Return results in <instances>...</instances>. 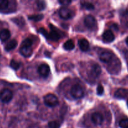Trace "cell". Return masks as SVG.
<instances>
[{"label":"cell","instance_id":"obj_1","mask_svg":"<svg viewBox=\"0 0 128 128\" xmlns=\"http://www.w3.org/2000/svg\"><path fill=\"white\" fill-rule=\"evenodd\" d=\"M44 104L46 106L50 108H53L58 104V98L53 94H47L43 98Z\"/></svg>","mask_w":128,"mask_h":128},{"label":"cell","instance_id":"obj_2","mask_svg":"<svg viewBox=\"0 0 128 128\" xmlns=\"http://www.w3.org/2000/svg\"><path fill=\"white\" fill-rule=\"evenodd\" d=\"M70 94L75 99L82 98L84 96V89L79 84L74 85L70 90Z\"/></svg>","mask_w":128,"mask_h":128},{"label":"cell","instance_id":"obj_3","mask_svg":"<svg viewBox=\"0 0 128 128\" xmlns=\"http://www.w3.org/2000/svg\"><path fill=\"white\" fill-rule=\"evenodd\" d=\"M13 94L9 89H4L0 92V101L4 103H8L13 99Z\"/></svg>","mask_w":128,"mask_h":128},{"label":"cell","instance_id":"obj_4","mask_svg":"<svg viewBox=\"0 0 128 128\" xmlns=\"http://www.w3.org/2000/svg\"><path fill=\"white\" fill-rule=\"evenodd\" d=\"M59 16L63 20H69L74 16V12L66 7H62L59 10Z\"/></svg>","mask_w":128,"mask_h":128},{"label":"cell","instance_id":"obj_5","mask_svg":"<svg viewBox=\"0 0 128 128\" xmlns=\"http://www.w3.org/2000/svg\"><path fill=\"white\" fill-rule=\"evenodd\" d=\"M84 24L87 28L92 30L97 26V21L95 18L92 15H87L84 19Z\"/></svg>","mask_w":128,"mask_h":128},{"label":"cell","instance_id":"obj_6","mask_svg":"<svg viewBox=\"0 0 128 128\" xmlns=\"http://www.w3.org/2000/svg\"><path fill=\"white\" fill-rule=\"evenodd\" d=\"M50 27L51 28V31L49 33L46 32L45 36L51 41H58L61 37V35L60 34L58 30H55V28H53L52 26H50Z\"/></svg>","mask_w":128,"mask_h":128},{"label":"cell","instance_id":"obj_7","mask_svg":"<svg viewBox=\"0 0 128 128\" xmlns=\"http://www.w3.org/2000/svg\"><path fill=\"white\" fill-rule=\"evenodd\" d=\"M50 72V67L46 64H42L38 68V72L41 77L44 78H46L48 76Z\"/></svg>","mask_w":128,"mask_h":128},{"label":"cell","instance_id":"obj_8","mask_svg":"<svg viewBox=\"0 0 128 128\" xmlns=\"http://www.w3.org/2000/svg\"><path fill=\"white\" fill-rule=\"evenodd\" d=\"M91 120L94 124L100 125L102 124L103 121H104V118H103L102 115L101 114L96 112L92 114Z\"/></svg>","mask_w":128,"mask_h":128},{"label":"cell","instance_id":"obj_9","mask_svg":"<svg viewBox=\"0 0 128 128\" xmlns=\"http://www.w3.org/2000/svg\"><path fill=\"white\" fill-rule=\"evenodd\" d=\"M113 57V54L110 51H104L99 55V59L102 62H109Z\"/></svg>","mask_w":128,"mask_h":128},{"label":"cell","instance_id":"obj_10","mask_svg":"<svg viewBox=\"0 0 128 128\" xmlns=\"http://www.w3.org/2000/svg\"><path fill=\"white\" fill-rule=\"evenodd\" d=\"M101 73V68L100 66L98 65L97 64H95L92 66L91 69H90V76H92L93 78H97L100 76Z\"/></svg>","mask_w":128,"mask_h":128},{"label":"cell","instance_id":"obj_11","mask_svg":"<svg viewBox=\"0 0 128 128\" xmlns=\"http://www.w3.org/2000/svg\"><path fill=\"white\" fill-rule=\"evenodd\" d=\"M128 96V90L124 88H119L114 93V97L117 99H125Z\"/></svg>","mask_w":128,"mask_h":128},{"label":"cell","instance_id":"obj_12","mask_svg":"<svg viewBox=\"0 0 128 128\" xmlns=\"http://www.w3.org/2000/svg\"><path fill=\"white\" fill-rule=\"evenodd\" d=\"M103 40H104V41L107 42H112L115 39V36H114V33L112 32L110 30H106L105 32L103 33L102 35Z\"/></svg>","mask_w":128,"mask_h":128},{"label":"cell","instance_id":"obj_13","mask_svg":"<svg viewBox=\"0 0 128 128\" xmlns=\"http://www.w3.org/2000/svg\"><path fill=\"white\" fill-rule=\"evenodd\" d=\"M20 52L22 56L25 58H28L31 56L33 53L32 49L31 47H27V46H21L20 48Z\"/></svg>","mask_w":128,"mask_h":128},{"label":"cell","instance_id":"obj_14","mask_svg":"<svg viewBox=\"0 0 128 128\" xmlns=\"http://www.w3.org/2000/svg\"><path fill=\"white\" fill-rule=\"evenodd\" d=\"M78 43H79V48L82 51L86 52L89 50V42L85 39H81L79 40Z\"/></svg>","mask_w":128,"mask_h":128},{"label":"cell","instance_id":"obj_15","mask_svg":"<svg viewBox=\"0 0 128 128\" xmlns=\"http://www.w3.org/2000/svg\"><path fill=\"white\" fill-rule=\"evenodd\" d=\"M11 36L10 31L7 29H4L0 31V40L3 42L6 41L10 39Z\"/></svg>","mask_w":128,"mask_h":128},{"label":"cell","instance_id":"obj_16","mask_svg":"<svg viewBox=\"0 0 128 128\" xmlns=\"http://www.w3.org/2000/svg\"><path fill=\"white\" fill-rule=\"evenodd\" d=\"M17 45L18 42L16 41V40H12L10 41H9V42L6 44V45L5 46V49L6 51H11V50H14V49L17 46Z\"/></svg>","mask_w":128,"mask_h":128},{"label":"cell","instance_id":"obj_17","mask_svg":"<svg viewBox=\"0 0 128 128\" xmlns=\"http://www.w3.org/2000/svg\"><path fill=\"white\" fill-rule=\"evenodd\" d=\"M63 48L66 50H72L75 48V44L72 40H69L63 44Z\"/></svg>","mask_w":128,"mask_h":128},{"label":"cell","instance_id":"obj_18","mask_svg":"<svg viewBox=\"0 0 128 128\" xmlns=\"http://www.w3.org/2000/svg\"><path fill=\"white\" fill-rule=\"evenodd\" d=\"M43 18V14H35L28 16L29 20L33 21H41Z\"/></svg>","mask_w":128,"mask_h":128},{"label":"cell","instance_id":"obj_19","mask_svg":"<svg viewBox=\"0 0 128 128\" xmlns=\"http://www.w3.org/2000/svg\"><path fill=\"white\" fill-rule=\"evenodd\" d=\"M10 67L12 69H13L14 70L16 71V70H18L20 67V63L18 61H15V60H12V61L10 62Z\"/></svg>","mask_w":128,"mask_h":128},{"label":"cell","instance_id":"obj_20","mask_svg":"<svg viewBox=\"0 0 128 128\" xmlns=\"http://www.w3.org/2000/svg\"><path fill=\"white\" fill-rule=\"evenodd\" d=\"M82 6L85 9L88 10H92L94 9V6L92 3L89 2H82Z\"/></svg>","mask_w":128,"mask_h":128},{"label":"cell","instance_id":"obj_21","mask_svg":"<svg viewBox=\"0 0 128 128\" xmlns=\"http://www.w3.org/2000/svg\"><path fill=\"white\" fill-rule=\"evenodd\" d=\"M119 125L120 128H128V119H122L119 122Z\"/></svg>","mask_w":128,"mask_h":128},{"label":"cell","instance_id":"obj_22","mask_svg":"<svg viewBox=\"0 0 128 128\" xmlns=\"http://www.w3.org/2000/svg\"><path fill=\"white\" fill-rule=\"evenodd\" d=\"M48 126L49 128H60V124L57 121H50L48 124Z\"/></svg>","mask_w":128,"mask_h":128},{"label":"cell","instance_id":"obj_23","mask_svg":"<svg viewBox=\"0 0 128 128\" xmlns=\"http://www.w3.org/2000/svg\"><path fill=\"white\" fill-rule=\"evenodd\" d=\"M9 1L7 0H0V10H5L8 7Z\"/></svg>","mask_w":128,"mask_h":128},{"label":"cell","instance_id":"obj_24","mask_svg":"<svg viewBox=\"0 0 128 128\" xmlns=\"http://www.w3.org/2000/svg\"><path fill=\"white\" fill-rule=\"evenodd\" d=\"M31 45H32V41L30 38H26L21 43V46L31 47Z\"/></svg>","mask_w":128,"mask_h":128},{"label":"cell","instance_id":"obj_25","mask_svg":"<svg viewBox=\"0 0 128 128\" xmlns=\"http://www.w3.org/2000/svg\"><path fill=\"white\" fill-rule=\"evenodd\" d=\"M45 2L44 1H38L37 2V7L40 11L44 10L45 8Z\"/></svg>","mask_w":128,"mask_h":128},{"label":"cell","instance_id":"obj_26","mask_svg":"<svg viewBox=\"0 0 128 128\" xmlns=\"http://www.w3.org/2000/svg\"><path fill=\"white\" fill-rule=\"evenodd\" d=\"M104 92V88L101 84H99L97 88V93L98 95H102Z\"/></svg>","mask_w":128,"mask_h":128},{"label":"cell","instance_id":"obj_27","mask_svg":"<svg viewBox=\"0 0 128 128\" xmlns=\"http://www.w3.org/2000/svg\"><path fill=\"white\" fill-rule=\"evenodd\" d=\"M59 3L61 4V5H64V6H68V5L70 4L72 2L71 1H69V0H62V1H59Z\"/></svg>","mask_w":128,"mask_h":128},{"label":"cell","instance_id":"obj_28","mask_svg":"<svg viewBox=\"0 0 128 128\" xmlns=\"http://www.w3.org/2000/svg\"><path fill=\"white\" fill-rule=\"evenodd\" d=\"M125 42H126V44H127L128 45V37L127 38H126V40H125Z\"/></svg>","mask_w":128,"mask_h":128},{"label":"cell","instance_id":"obj_29","mask_svg":"<svg viewBox=\"0 0 128 128\" xmlns=\"http://www.w3.org/2000/svg\"><path fill=\"white\" fill-rule=\"evenodd\" d=\"M127 107H128V100L127 101Z\"/></svg>","mask_w":128,"mask_h":128}]
</instances>
